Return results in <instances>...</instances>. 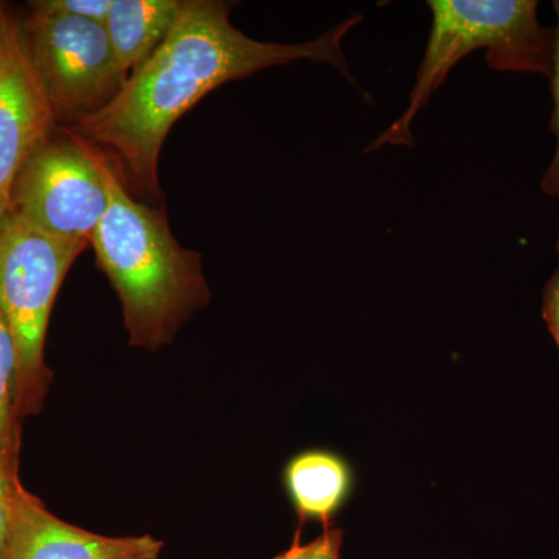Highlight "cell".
<instances>
[{
	"label": "cell",
	"mask_w": 559,
	"mask_h": 559,
	"mask_svg": "<svg viewBox=\"0 0 559 559\" xmlns=\"http://www.w3.org/2000/svg\"><path fill=\"white\" fill-rule=\"evenodd\" d=\"M557 250H558V257H559V238H558Z\"/></svg>",
	"instance_id": "18"
},
{
	"label": "cell",
	"mask_w": 559,
	"mask_h": 559,
	"mask_svg": "<svg viewBox=\"0 0 559 559\" xmlns=\"http://www.w3.org/2000/svg\"><path fill=\"white\" fill-rule=\"evenodd\" d=\"M543 316L559 348V270L544 288Z\"/></svg>",
	"instance_id": "15"
},
{
	"label": "cell",
	"mask_w": 559,
	"mask_h": 559,
	"mask_svg": "<svg viewBox=\"0 0 559 559\" xmlns=\"http://www.w3.org/2000/svg\"><path fill=\"white\" fill-rule=\"evenodd\" d=\"M109 171L100 151L72 131L49 138L17 176L10 210L57 240L91 246L108 212Z\"/></svg>",
	"instance_id": "5"
},
{
	"label": "cell",
	"mask_w": 559,
	"mask_h": 559,
	"mask_svg": "<svg viewBox=\"0 0 559 559\" xmlns=\"http://www.w3.org/2000/svg\"><path fill=\"white\" fill-rule=\"evenodd\" d=\"M17 352L0 312V460L11 477H20L22 423L16 414Z\"/></svg>",
	"instance_id": "11"
},
{
	"label": "cell",
	"mask_w": 559,
	"mask_h": 559,
	"mask_svg": "<svg viewBox=\"0 0 559 559\" xmlns=\"http://www.w3.org/2000/svg\"><path fill=\"white\" fill-rule=\"evenodd\" d=\"M109 191L108 212L91 246L119 296L131 345L157 352L209 307L201 255L179 245L164 209L132 200L112 167Z\"/></svg>",
	"instance_id": "2"
},
{
	"label": "cell",
	"mask_w": 559,
	"mask_h": 559,
	"mask_svg": "<svg viewBox=\"0 0 559 559\" xmlns=\"http://www.w3.org/2000/svg\"><path fill=\"white\" fill-rule=\"evenodd\" d=\"M114 0H36L28 5L33 13L51 14V16L75 17V20L94 21L105 24Z\"/></svg>",
	"instance_id": "12"
},
{
	"label": "cell",
	"mask_w": 559,
	"mask_h": 559,
	"mask_svg": "<svg viewBox=\"0 0 559 559\" xmlns=\"http://www.w3.org/2000/svg\"><path fill=\"white\" fill-rule=\"evenodd\" d=\"M428 5L432 28L409 106L367 151L382 145H412V120L451 69L471 51L487 50L492 69L540 73L551 79L555 31L539 24L535 0H430Z\"/></svg>",
	"instance_id": "3"
},
{
	"label": "cell",
	"mask_w": 559,
	"mask_h": 559,
	"mask_svg": "<svg viewBox=\"0 0 559 559\" xmlns=\"http://www.w3.org/2000/svg\"><path fill=\"white\" fill-rule=\"evenodd\" d=\"M164 543L151 535L105 536L55 516L21 480L11 491L2 559H159Z\"/></svg>",
	"instance_id": "8"
},
{
	"label": "cell",
	"mask_w": 559,
	"mask_h": 559,
	"mask_svg": "<svg viewBox=\"0 0 559 559\" xmlns=\"http://www.w3.org/2000/svg\"><path fill=\"white\" fill-rule=\"evenodd\" d=\"M22 32L57 117L80 120L97 112L127 83L100 22L33 13Z\"/></svg>",
	"instance_id": "6"
},
{
	"label": "cell",
	"mask_w": 559,
	"mask_h": 559,
	"mask_svg": "<svg viewBox=\"0 0 559 559\" xmlns=\"http://www.w3.org/2000/svg\"><path fill=\"white\" fill-rule=\"evenodd\" d=\"M285 487L301 522H330L347 502L353 471L340 454L323 450L301 452L286 465Z\"/></svg>",
	"instance_id": "9"
},
{
	"label": "cell",
	"mask_w": 559,
	"mask_h": 559,
	"mask_svg": "<svg viewBox=\"0 0 559 559\" xmlns=\"http://www.w3.org/2000/svg\"><path fill=\"white\" fill-rule=\"evenodd\" d=\"M17 480H21L20 477H11L0 460V559H2L7 532H9L11 491Z\"/></svg>",
	"instance_id": "16"
},
{
	"label": "cell",
	"mask_w": 559,
	"mask_h": 559,
	"mask_svg": "<svg viewBox=\"0 0 559 559\" xmlns=\"http://www.w3.org/2000/svg\"><path fill=\"white\" fill-rule=\"evenodd\" d=\"M555 11L558 14V27L555 31V49H554V69H551V86H554L555 110L554 119H551V130L557 135V153L551 160L549 170L543 178L544 193L549 197L559 198V0L554 3Z\"/></svg>",
	"instance_id": "14"
},
{
	"label": "cell",
	"mask_w": 559,
	"mask_h": 559,
	"mask_svg": "<svg viewBox=\"0 0 559 559\" xmlns=\"http://www.w3.org/2000/svg\"><path fill=\"white\" fill-rule=\"evenodd\" d=\"M342 543L344 532L341 528L325 527L322 535L307 544L301 543L299 530L289 549L274 559H340Z\"/></svg>",
	"instance_id": "13"
},
{
	"label": "cell",
	"mask_w": 559,
	"mask_h": 559,
	"mask_svg": "<svg viewBox=\"0 0 559 559\" xmlns=\"http://www.w3.org/2000/svg\"><path fill=\"white\" fill-rule=\"evenodd\" d=\"M182 7L183 0H114L105 27L124 81L167 38Z\"/></svg>",
	"instance_id": "10"
},
{
	"label": "cell",
	"mask_w": 559,
	"mask_h": 559,
	"mask_svg": "<svg viewBox=\"0 0 559 559\" xmlns=\"http://www.w3.org/2000/svg\"><path fill=\"white\" fill-rule=\"evenodd\" d=\"M55 119L24 32L9 16L0 32V216L9 212L14 182L50 138Z\"/></svg>",
	"instance_id": "7"
},
{
	"label": "cell",
	"mask_w": 559,
	"mask_h": 559,
	"mask_svg": "<svg viewBox=\"0 0 559 559\" xmlns=\"http://www.w3.org/2000/svg\"><path fill=\"white\" fill-rule=\"evenodd\" d=\"M231 7L221 0H183L167 38L119 94L73 124V134L108 148L151 198L162 194L160 151L173 124L216 87L301 60L329 62L349 76L341 43L362 17H349L310 43H261L231 25Z\"/></svg>",
	"instance_id": "1"
},
{
	"label": "cell",
	"mask_w": 559,
	"mask_h": 559,
	"mask_svg": "<svg viewBox=\"0 0 559 559\" xmlns=\"http://www.w3.org/2000/svg\"><path fill=\"white\" fill-rule=\"evenodd\" d=\"M87 246L57 240L17 213L0 216V312L17 352L16 414H39L51 384L46 364L51 308L73 261Z\"/></svg>",
	"instance_id": "4"
},
{
	"label": "cell",
	"mask_w": 559,
	"mask_h": 559,
	"mask_svg": "<svg viewBox=\"0 0 559 559\" xmlns=\"http://www.w3.org/2000/svg\"><path fill=\"white\" fill-rule=\"evenodd\" d=\"M7 20H9V14H7L5 7H3V3H0V32H2L3 25H5Z\"/></svg>",
	"instance_id": "17"
}]
</instances>
